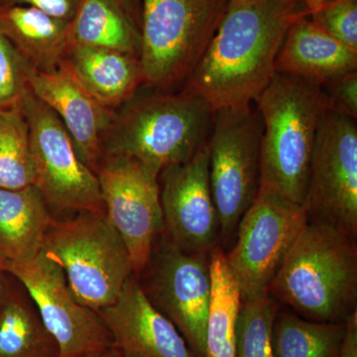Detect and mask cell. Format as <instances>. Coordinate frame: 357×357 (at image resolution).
<instances>
[{
    "label": "cell",
    "instance_id": "obj_25",
    "mask_svg": "<svg viewBox=\"0 0 357 357\" xmlns=\"http://www.w3.org/2000/svg\"><path fill=\"white\" fill-rule=\"evenodd\" d=\"M35 184L29 126L22 105L0 107V188Z\"/></svg>",
    "mask_w": 357,
    "mask_h": 357
},
{
    "label": "cell",
    "instance_id": "obj_24",
    "mask_svg": "<svg viewBox=\"0 0 357 357\" xmlns=\"http://www.w3.org/2000/svg\"><path fill=\"white\" fill-rule=\"evenodd\" d=\"M347 332L344 323H321L278 311L272 344L275 357H340Z\"/></svg>",
    "mask_w": 357,
    "mask_h": 357
},
{
    "label": "cell",
    "instance_id": "obj_2",
    "mask_svg": "<svg viewBox=\"0 0 357 357\" xmlns=\"http://www.w3.org/2000/svg\"><path fill=\"white\" fill-rule=\"evenodd\" d=\"M215 112L203 98L183 89L138 91L114 110L102 157L136 160L160 175L191 159L208 142Z\"/></svg>",
    "mask_w": 357,
    "mask_h": 357
},
{
    "label": "cell",
    "instance_id": "obj_15",
    "mask_svg": "<svg viewBox=\"0 0 357 357\" xmlns=\"http://www.w3.org/2000/svg\"><path fill=\"white\" fill-rule=\"evenodd\" d=\"M27 84L33 95L60 119L79 159L96 174L114 110L98 102L63 64L50 73L30 67Z\"/></svg>",
    "mask_w": 357,
    "mask_h": 357
},
{
    "label": "cell",
    "instance_id": "obj_1",
    "mask_svg": "<svg viewBox=\"0 0 357 357\" xmlns=\"http://www.w3.org/2000/svg\"><path fill=\"white\" fill-rule=\"evenodd\" d=\"M310 15L302 0H231L215 37L181 89L215 110L250 105L276 74L289 28Z\"/></svg>",
    "mask_w": 357,
    "mask_h": 357
},
{
    "label": "cell",
    "instance_id": "obj_20",
    "mask_svg": "<svg viewBox=\"0 0 357 357\" xmlns=\"http://www.w3.org/2000/svg\"><path fill=\"white\" fill-rule=\"evenodd\" d=\"M0 34L40 72L57 70L70 43L69 21L30 6H0Z\"/></svg>",
    "mask_w": 357,
    "mask_h": 357
},
{
    "label": "cell",
    "instance_id": "obj_17",
    "mask_svg": "<svg viewBox=\"0 0 357 357\" xmlns=\"http://www.w3.org/2000/svg\"><path fill=\"white\" fill-rule=\"evenodd\" d=\"M275 69L279 74L321 86L335 77L357 72V51L326 34L310 15L303 16L289 28Z\"/></svg>",
    "mask_w": 357,
    "mask_h": 357
},
{
    "label": "cell",
    "instance_id": "obj_18",
    "mask_svg": "<svg viewBox=\"0 0 357 357\" xmlns=\"http://www.w3.org/2000/svg\"><path fill=\"white\" fill-rule=\"evenodd\" d=\"M61 64L107 109H119L144 86L139 59L112 50L70 43Z\"/></svg>",
    "mask_w": 357,
    "mask_h": 357
},
{
    "label": "cell",
    "instance_id": "obj_33",
    "mask_svg": "<svg viewBox=\"0 0 357 357\" xmlns=\"http://www.w3.org/2000/svg\"><path fill=\"white\" fill-rule=\"evenodd\" d=\"M13 277L7 272L0 268V307L3 305L7 295H8L9 289H10Z\"/></svg>",
    "mask_w": 357,
    "mask_h": 357
},
{
    "label": "cell",
    "instance_id": "obj_8",
    "mask_svg": "<svg viewBox=\"0 0 357 357\" xmlns=\"http://www.w3.org/2000/svg\"><path fill=\"white\" fill-rule=\"evenodd\" d=\"M21 105L29 126L34 185L53 217L58 220L79 211H105L98 178L79 159L55 112L29 89Z\"/></svg>",
    "mask_w": 357,
    "mask_h": 357
},
{
    "label": "cell",
    "instance_id": "obj_31",
    "mask_svg": "<svg viewBox=\"0 0 357 357\" xmlns=\"http://www.w3.org/2000/svg\"><path fill=\"white\" fill-rule=\"evenodd\" d=\"M340 357H357V312L347 321Z\"/></svg>",
    "mask_w": 357,
    "mask_h": 357
},
{
    "label": "cell",
    "instance_id": "obj_10",
    "mask_svg": "<svg viewBox=\"0 0 357 357\" xmlns=\"http://www.w3.org/2000/svg\"><path fill=\"white\" fill-rule=\"evenodd\" d=\"M210 255L185 252L163 231L146 266L137 275L148 299L172 321L196 357H206L211 296Z\"/></svg>",
    "mask_w": 357,
    "mask_h": 357
},
{
    "label": "cell",
    "instance_id": "obj_12",
    "mask_svg": "<svg viewBox=\"0 0 357 357\" xmlns=\"http://www.w3.org/2000/svg\"><path fill=\"white\" fill-rule=\"evenodd\" d=\"M4 271L27 291L58 345V357H91L114 347L98 312L75 299L62 268L42 251L31 260L8 265Z\"/></svg>",
    "mask_w": 357,
    "mask_h": 357
},
{
    "label": "cell",
    "instance_id": "obj_14",
    "mask_svg": "<svg viewBox=\"0 0 357 357\" xmlns=\"http://www.w3.org/2000/svg\"><path fill=\"white\" fill-rule=\"evenodd\" d=\"M164 232L181 250L210 255L220 241V223L208 178V142L191 159L159 175Z\"/></svg>",
    "mask_w": 357,
    "mask_h": 357
},
{
    "label": "cell",
    "instance_id": "obj_19",
    "mask_svg": "<svg viewBox=\"0 0 357 357\" xmlns=\"http://www.w3.org/2000/svg\"><path fill=\"white\" fill-rule=\"evenodd\" d=\"M54 220L34 185L0 188V268L36 257Z\"/></svg>",
    "mask_w": 357,
    "mask_h": 357
},
{
    "label": "cell",
    "instance_id": "obj_22",
    "mask_svg": "<svg viewBox=\"0 0 357 357\" xmlns=\"http://www.w3.org/2000/svg\"><path fill=\"white\" fill-rule=\"evenodd\" d=\"M70 41L140 57L139 29L116 0H81L70 22Z\"/></svg>",
    "mask_w": 357,
    "mask_h": 357
},
{
    "label": "cell",
    "instance_id": "obj_4",
    "mask_svg": "<svg viewBox=\"0 0 357 357\" xmlns=\"http://www.w3.org/2000/svg\"><path fill=\"white\" fill-rule=\"evenodd\" d=\"M261 116V185L303 206L319 124L330 109L319 84L276 73L255 100Z\"/></svg>",
    "mask_w": 357,
    "mask_h": 357
},
{
    "label": "cell",
    "instance_id": "obj_7",
    "mask_svg": "<svg viewBox=\"0 0 357 357\" xmlns=\"http://www.w3.org/2000/svg\"><path fill=\"white\" fill-rule=\"evenodd\" d=\"M262 132L261 116L251 103L215 110L208 140V178L225 243L259 192Z\"/></svg>",
    "mask_w": 357,
    "mask_h": 357
},
{
    "label": "cell",
    "instance_id": "obj_36",
    "mask_svg": "<svg viewBox=\"0 0 357 357\" xmlns=\"http://www.w3.org/2000/svg\"><path fill=\"white\" fill-rule=\"evenodd\" d=\"M332 1H335V0H323L324 3H326V2H332Z\"/></svg>",
    "mask_w": 357,
    "mask_h": 357
},
{
    "label": "cell",
    "instance_id": "obj_35",
    "mask_svg": "<svg viewBox=\"0 0 357 357\" xmlns=\"http://www.w3.org/2000/svg\"><path fill=\"white\" fill-rule=\"evenodd\" d=\"M91 357H119V356L114 347H112V349H107V351L100 352V354H96V356Z\"/></svg>",
    "mask_w": 357,
    "mask_h": 357
},
{
    "label": "cell",
    "instance_id": "obj_27",
    "mask_svg": "<svg viewBox=\"0 0 357 357\" xmlns=\"http://www.w3.org/2000/svg\"><path fill=\"white\" fill-rule=\"evenodd\" d=\"M310 17L326 34L357 51V0L326 2Z\"/></svg>",
    "mask_w": 357,
    "mask_h": 357
},
{
    "label": "cell",
    "instance_id": "obj_21",
    "mask_svg": "<svg viewBox=\"0 0 357 357\" xmlns=\"http://www.w3.org/2000/svg\"><path fill=\"white\" fill-rule=\"evenodd\" d=\"M58 356V345L34 302L13 277L8 295L0 307V357Z\"/></svg>",
    "mask_w": 357,
    "mask_h": 357
},
{
    "label": "cell",
    "instance_id": "obj_29",
    "mask_svg": "<svg viewBox=\"0 0 357 357\" xmlns=\"http://www.w3.org/2000/svg\"><path fill=\"white\" fill-rule=\"evenodd\" d=\"M330 109L357 119V72L335 77L321 86Z\"/></svg>",
    "mask_w": 357,
    "mask_h": 357
},
{
    "label": "cell",
    "instance_id": "obj_28",
    "mask_svg": "<svg viewBox=\"0 0 357 357\" xmlns=\"http://www.w3.org/2000/svg\"><path fill=\"white\" fill-rule=\"evenodd\" d=\"M30 67L13 45L0 34V107L21 102L28 89Z\"/></svg>",
    "mask_w": 357,
    "mask_h": 357
},
{
    "label": "cell",
    "instance_id": "obj_13",
    "mask_svg": "<svg viewBox=\"0 0 357 357\" xmlns=\"http://www.w3.org/2000/svg\"><path fill=\"white\" fill-rule=\"evenodd\" d=\"M96 174L105 215L128 246L134 273L139 275L164 231L159 175L119 156H103Z\"/></svg>",
    "mask_w": 357,
    "mask_h": 357
},
{
    "label": "cell",
    "instance_id": "obj_16",
    "mask_svg": "<svg viewBox=\"0 0 357 357\" xmlns=\"http://www.w3.org/2000/svg\"><path fill=\"white\" fill-rule=\"evenodd\" d=\"M96 312L119 357H196L172 321L148 299L136 274L114 304Z\"/></svg>",
    "mask_w": 357,
    "mask_h": 357
},
{
    "label": "cell",
    "instance_id": "obj_9",
    "mask_svg": "<svg viewBox=\"0 0 357 357\" xmlns=\"http://www.w3.org/2000/svg\"><path fill=\"white\" fill-rule=\"evenodd\" d=\"M307 222L303 206L260 185L255 201L237 225L236 244L225 255L243 300L268 293Z\"/></svg>",
    "mask_w": 357,
    "mask_h": 357
},
{
    "label": "cell",
    "instance_id": "obj_34",
    "mask_svg": "<svg viewBox=\"0 0 357 357\" xmlns=\"http://www.w3.org/2000/svg\"><path fill=\"white\" fill-rule=\"evenodd\" d=\"M302 1L304 2L310 14L314 13V10H317L324 3L323 0H302Z\"/></svg>",
    "mask_w": 357,
    "mask_h": 357
},
{
    "label": "cell",
    "instance_id": "obj_26",
    "mask_svg": "<svg viewBox=\"0 0 357 357\" xmlns=\"http://www.w3.org/2000/svg\"><path fill=\"white\" fill-rule=\"evenodd\" d=\"M279 305L269 292L241 302L236 357H275L272 332Z\"/></svg>",
    "mask_w": 357,
    "mask_h": 357
},
{
    "label": "cell",
    "instance_id": "obj_23",
    "mask_svg": "<svg viewBox=\"0 0 357 357\" xmlns=\"http://www.w3.org/2000/svg\"><path fill=\"white\" fill-rule=\"evenodd\" d=\"M210 260L211 296L206 357H236V324L243 297L220 245L211 250Z\"/></svg>",
    "mask_w": 357,
    "mask_h": 357
},
{
    "label": "cell",
    "instance_id": "obj_5",
    "mask_svg": "<svg viewBox=\"0 0 357 357\" xmlns=\"http://www.w3.org/2000/svg\"><path fill=\"white\" fill-rule=\"evenodd\" d=\"M42 252L62 268L75 299L95 312L114 304L135 274L128 246L105 211L55 218Z\"/></svg>",
    "mask_w": 357,
    "mask_h": 357
},
{
    "label": "cell",
    "instance_id": "obj_6",
    "mask_svg": "<svg viewBox=\"0 0 357 357\" xmlns=\"http://www.w3.org/2000/svg\"><path fill=\"white\" fill-rule=\"evenodd\" d=\"M231 0H141L144 86L182 89L203 58Z\"/></svg>",
    "mask_w": 357,
    "mask_h": 357
},
{
    "label": "cell",
    "instance_id": "obj_11",
    "mask_svg": "<svg viewBox=\"0 0 357 357\" xmlns=\"http://www.w3.org/2000/svg\"><path fill=\"white\" fill-rule=\"evenodd\" d=\"M303 208L307 220L357 238L356 119L328 109L319 124Z\"/></svg>",
    "mask_w": 357,
    "mask_h": 357
},
{
    "label": "cell",
    "instance_id": "obj_3",
    "mask_svg": "<svg viewBox=\"0 0 357 357\" xmlns=\"http://www.w3.org/2000/svg\"><path fill=\"white\" fill-rule=\"evenodd\" d=\"M268 292L303 318L347 321L357 312L356 239L307 220Z\"/></svg>",
    "mask_w": 357,
    "mask_h": 357
},
{
    "label": "cell",
    "instance_id": "obj_32",
    "mask_svg": "<svg viewBox=\"0 0 357 357\" xmlns=\"http://www.w3.org/2000/svg\"><path fill=\"white\" fill-rule=\"evenodd\" d=\"M128 14L134 25L139 29L141 28V0H116Z\"/></svg>",
    "mask_w": 357,
    "mask_h": 357
},
{
    "label": "cell",
    "instance_id": "obj_30",
    "mask_svg": "<svg viewBox=\"0 0 357 357\" xmlns=\"http://www.w3.org/2000/svg\"><path fill=\"white\" fill-rule=\"evenodd\" d=\"M79 2L81 0H0V6L34 7L53 17L70 22L77 13Z\"/></svg>",
    "mask_w": 357,
    "mask_h": 357
}]
</instances>
